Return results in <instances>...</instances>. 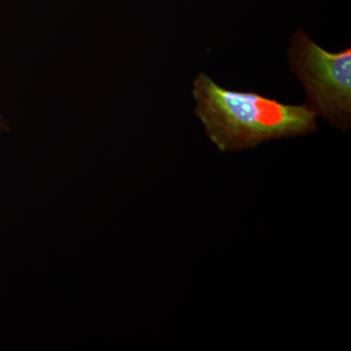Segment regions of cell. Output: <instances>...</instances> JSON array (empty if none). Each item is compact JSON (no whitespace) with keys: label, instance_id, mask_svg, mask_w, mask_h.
I'll list each match as a JSON object with an SVG mask.
<instances>
[{"label":"cell","instance_id":"cell-1","mask_svg":"<svg viewBox=\"0 0 351 351\" xmlns=\"http://www.w3.org/2000/svg\"><path fill=\"white\" fill-rule=\"evenodd\" d=\"M193 95L195 113L221 152L253 149L269 141L317 131V112L307 104L285 105L256 92L232 91L204 73L195 78Z\"/></svg>","mask_w":351,"mask_h":351},{"label":"cell","instance_id":"cell-3","mask_svg":"<svg viewBox=\"0 0 351 351\" xmlns=\"http://www.w3.org/2000/svg\"><path fill=\"white\" fill-rule=\"evenodd\" d=\"M7 129L8 128H7L5 121L0 117V132L7 131Z\"/></svg>","mask_w":351,"mask_h":351},{"label":"cell","instance_id":"cell-2","mask_svg":"<svg viewBox=\"0 0 351 351\" xmlns=\"http://www.w3.org/2000/svg\"><path fill=\"white\" fill-rule=\"evenodd\" d=\"M291 71L302 82L307 105L332 126L348 131L351 123V48L328 52L295 32L288 51Z\"/></svg>","mask_w":351,"mask_h":351}]
</instances>
